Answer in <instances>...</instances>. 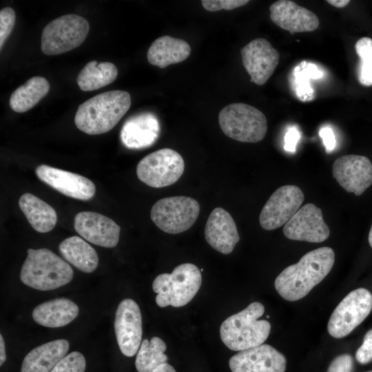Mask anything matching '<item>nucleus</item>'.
<instances>
[{
	"instance_id": "473e14b6",
	"label": "nucleus",
	"mask_w": 372,
	"mask_h": 372,
	"mask_svg": "<svg viewBox=\"0 0 372 372\" xmlns=\"http://www.w3.org/2000/svg\"><path fill=\"white\" fill-rule=\"evenodd\" d=\"M249 2L248 0H203V8L209 12H216L220 10H231L245 6Z\"/></svg>"
},
{
	"instance_id": "5701e85b",
	"label": "nucleus",
	"mask_w": 372,
	"mask_h": 372,
	"mask_svg": "<svg viewBox=\"0 0 372 372\" xmlns=\"http://www.w3.org/2000/svg\"><path fill=\"white\" fill-rule=\"evenodd\" d=\"M79 309L71 300L59 298L44 302L32 311V316L37 324L50 328L65 326L78 316Z\"/></svg>"
},
{
	"instance_id": "a211bd4d",
	"label": "nucleus",
	"mask_w": 372,
	"mask_h": 372,
	"mask_svg": "<svg viewBox=\"0 0 372 372\" xmlns=\"http://www.w3.org/2000/svg\"><path fill=\"white\" fill-rule=\"evenodd\" d=\"M75 231L96 245L113 248L118 242L121 227L112 219L93 211H81L74 219Z\"/></svg>"
},
{
	"instance_id": "0eeeda50",
	"label": "nucleus",
	"mask_w": 372,
	"mask_h": 372,
	"mask_svg": "<svg viewBox=\"0 0 372 372\" xmlns=\"http://www.w3.org/2000/svg\"><path fill=\"white\" fill-rule=\"evenodd\" d=\"M90 24L84 17L68 14L48 23L43 29L41 49L47 55H57L80 46L85 40Z\"/></svg>"
},
{
	"instance_id": "c85d7f7f",
	"label": "nucleus",
	"mask_w": 372,
	"mask_h": 372,
	"mask_svg": "<svg viewBox=\"0 0 372 372\" xmlns=\"http://www.w3.org/2000/svg\"><path fill=\"white\" fill-rule=\"evenodd\" d=\"M167 346L160 338L154 336L150 341L144 339L141 342L135 360L138 372H152L158 366L166 363L168 358L165 354Z\"/></svg>"
},
{
	"instance_id": "4be33fe9",
	"label": "nucleus",
	"mask_w": 372,
	"mask_h": 372,
	"mask_svg": "<svg viewBox=\"0 0 372 372\" xmlns=\"http://www.w3.org/2000/svg\"><path fill=\"white\" fill-rule=\"evenodd\" d=\"M70 348L68 340L59 339L38 346L24 358L21 372H50L67 355Z\"/></svg>"
},
{
	"instance_id": "bb28decb",
	"label": "nucleus",
	"mask_w": 372,
	"mask_h": 372,
	"mask_svg": "<svg viewBox=\"0 0 372 372\" xmlns=\"http://www.w3.org/2000/svg\"><path fill=\"white\" fill-rule=\"evenodd\" d=\"M50 87V83L45 78L39 76H33L14 90L10 97V107L18 113L27 112L45 96Z\"/></svg>"
},
{
	"instance_id": "2f4dec72",
	"label": "nucleus",
	"mask_w": 372,
	"mask_h": 372,
	"mask_svg": "<svg viewBox=\"0 0 372 372\" xmlns=\"http://www.w3.org/2000/svg\"><path fill=\"white\" fill-rule=\"evenodd\" d=\"M15 12L13 8L6 7L0 11V49L11 33L15 23Z\"/></svg>"
},
{
	"instance_id": "9d476101",
	"label": "nucleus",
	"mask_w": 372,
	"mask_h": 372,
	"mask_svg": "<svg viewBox=\"0 0 372 372\" xmlns=\"http://www.w3.org/2000/svg\"><path fill=\"white\" fill-rule=\"evenodd\" d=\"M372 310V294L365 288L349 293L333 311L327 324L330 335L342 338L360 325Z\"/></svg>"
},
{
	"instance_id": "e433bc0d",
	"label": "nucleus",
	"mask_w": 372,
	"mask_h": 372,
	"mask_svg": "<svg viewBox=\"0 0 372 372\" xmlns=\"http://www.w3.org/2000/svg\"><path fill=\"white\" fill-rule=\"evenodd\" d=\"M319 134L322 138L327 150H333L335 146V138L332 130L329 127H324L320 130Z\"/></svg>"
},
{
	"instance_id": "20e7f679",
	"label": "nucleus",
	"mask_w": 372,
	"mask_h": 372,
	"mask_svg": "<svg viewBox=\"0 0 372 372\" xmlns=\"http://www.w3.org/2000/svg\"><path fill=\"white\" fill-rule=\"evenodd\" d=\"M20 279L25 285L39 291L54 290L73 278L71 266L48 249H28Z\"/></svg>"
},
{
	"instance_id": "ea45409f",
	"label": "nucleus",
	"mask_w": 372,
	"mask_h": 372,
	"mask_svg": "<svg viewBox=\"0 0 372 372\" xmlns=\"http://www.w3.org/2000/svg\"><path fill=\"white\" fill-rule=\"evenodd\" d=\"M327 2H328L330 5L338 8H342L345 6H347L349 3V0H327Z\"/></svg>"
},
{
	"instance_id": "aec40b11",
	"label": "nucleus",
	"mask_w": 372,
	"mask_h": 372,
	"mask_svg": "<svg viewBox=\"0 0 372 372\" xmlns=\"http://www.w3.org/2000/svg\"><path fill=\"white\" fill-rule=\"evenodd\" d=\"M205 237L213 249L223 254L231 253L240 240L234 218L221 207H216L210 213L205 225Z\"/></svg>"
},
{
	"instance_id": "58836bf2",
	"label": "nucleus",
	"mask_w": 372,
	"mask_h": 372,
	"mask_svg": "<svg viewBox=\"0 0 372 372\" xmlns=\"http://www.w3.org/2000/svg\"><path fill=\"white\" fill-rule=\"evenodd\" d=\"M152 372H176V370L172 365L166 362L161 364Z\"/></svg>"
},
{
	"instance_id": "f8f14e48",
	"label": "nucleus",
	"mask_w": 372,
	"mask_h": 372,
	"mask_svg": "<svg viewBox=\"0 0 372 372\" xmlns=\"http://www.w3.org/2000/svg\"><path fill=\"white\" fill-rule=\"evenodd\" d=\"M114 332L121 353L134 356L138 351L142 339V317L138 304L130 298L123 300L115 313Z\"/></svg>"
},
{
	"instance_id": "7c9ffc66",
	"label": "nucleus",
	"mask_w": 372,
	"mask_h": 372,
	"mask_svg": "<svg viewBox=\"0 0 372 372\" xmlns=\"http://www.w3.org/2000/svg\"><path fill=\"white\" fill-rule=\"evenodd\" d=\"M85 366L83 355L73 351L63 357L50 372H85Z\"/></svg>"
},
{
	"instance_id": "f3484780",
	"label": "nucleus",
	"mask_w": 372,
	"mask_h": 372,
	"mask_svg": "<svg viewBox=\"0 0 372 372\" xmlns=\"http://www.w3.org/2000/svg\"><path fill=\"white\" fill-rule=\"evenodd\" d=\"M38 178L60 193L81 200H88L96 192L94 183L80 174L47 165L35 169Z\"/></svg>"
},
{
	"instance_id": "f704fd0d",
	"label": "nucleus",
	"mask_w": 372,
	"mask_h": 372,
	"mask_svg": "<svg viewBox=\"0 0 372 372\" xmlns=\"http://www.w3.org/2000/svg\"><path fill=\"white\" fill-rule=\"evenodd\" d=\"M353 366L351 355L343 353L336 356L331 361L327 372H353Z\"/></svg>"
},
{
	"instance_id": "4c0bfd02",
	"label": "nucleus",
	"mask_w": 372,
	"mask_h": 372,
	"mask_svg": "<svg viewBox=\"0 0 372 372\" xmlns=\"http://www.w3.org/2000/svg\"><path fill=\"white\" fill-rule=\"evenodd\" d=\"M6 360V346L3 335L0 334V366H2Z\"/></svg>"
},
{
	"instance_id": "9b49d317",
	"label": "nucleus",
	"mask_w": 372,
	"mask_h": 372,
	"mask_svg": "<svg viewBox=\"0 0 372 372\" xmlns=\"http://www.w3.org/2000/svg\"><path fill=\"white\" fill-rule=\"evenodd\" d=\"M304 198L302 191L296 185H283L278 188L261 210L260 225L265 230L285 225L300 208Z\"/></svg>"
},
{
	"instance_id": "b1692460",
	"label": "nucleus",
	"mask_w": 372,
	"mask_h": 372,
	"mask_svg": "<svg viewBox=\"0 0 372 372\" xmlns=\"http://www.w3.org/2000/svg\"><path fill=\"white\" fill-rule=\"evenodd\" d=\"M191 47L185 40L165 35L156 39L147 50L148 62L161 69L186 60Z\"/></svg>"
},
{
	"instance_id": "7ed1b4c3",
	"label": "nucleus",
	"mask_w": 372,
	"mask_h": 372,
	"mask_svg": "<svg viewBox=\"0 0 372 372\" xmlns=\"http://www.w3.org/2000/svg\"><path fill=\"white\" fill-rule=\"evenodd\" d=\"M264 312L263 304L254 302L240 312L228 317L220 327L222 342L235 351L262 344L271 331V324L267 320H258Z\"/></svg>"
},
{
	"instance_id": "6e6552de",
	"label": "nucleus",
	"mask_w": 372,
	"mask_h": 372,
	"mask_svg": "<svg viewBox=\"0 0 372 372\" xmlns=\"http://www.w3.org/2000/svg\"><path fill=\"white\" fill-rule=\"evenodd\" d=\"M200 205L193 198L171 196L156 201L151 209L154 223L162 231L177 234L189 229L200 214Z\"/></svg>"
},
{
	"instance_id": "ddd939ff",
	"label": "nucleus",
	"mask_w": 372,
	"mask_h": 372,
	"mask_svg": "<svg viewBox=\"0 0 372 372\" xmlns=\"http://www.w3.org/2000/svg\"><path fill=\"white\" fill-rule=\"evenodd\" d=\"M283 234L290 240L322 242L329 238L330 229L323 220L321 209L307 203L284 225Z\"/></svg>"
},
{
	"instance_id": "2eb2a0df",
	"label": "nucleus",
	"mask_w": 372,
	"mask_h": 372,
	"mask_svg": "<svg viewBox=\"0 0 372 372\" xmlns=\"http://www.w3.org/2000/svg\"><path fill=\"white\" fill-rule=\"evenodd\" d=\"M333 178L348 193L360 196L372 184V163L364 156L349 154L332 165Z\"/></svg>"
},
{
	"instance_id": "412c9836",
	"label": "nucleus",
	"mask_w": 372,
	"mask_h": 372,
	"mask_svg": "<svg viewBox=\"0 0 372 372\" xmlns=\"http://www.w3.org/2000/svg\"><path fill=\"white\" fill-rule=\"evenodd\" d=\"M159 132V122L155 115L142 113L125 121L121 131V139L128 148L141 149L152 145L157 140Z\"/></svg>"
},
{
	"instance_id": "cd10ccee",
	"label": "nucleus",
	"mask_w": 372,
	"mask_h": 372,
	"mask_svg": "<svg viewBox=\"0 0 372 372\" xmlns=\"http://www.w3.org/2000/svg\"><path fill=\"white\" fill-rule=\"evenodd\" d=\"M118 75L116 66L110 62H88L76 77V83L82 91L99 90L115 81Z\"/></svg>"
},
{
	"instance_id": "72a5a7b5",
	"label": "nucleus",
	"mask_w": 372,
	"mask_h": 372,
	"mask_svg": "<svg viewBox=\"0 0 372 372\" xmlns=\"http://www.w3.org/2000/svg\"><path fill=\"white\" fill-rule=\"evenodd\" d=\"M355 359L362 364L372 361V328L365 333L362 345L356 351Z\"/></svg>"
},
{
	"instance_id": "423d86ee",
	"label": "nucleus",
	"mask_w": 372,
	"mask_h": 372,
	"mask_svg": "<svg viewBox=\"0 0 372 372\" xmlns=\"http://www.w3.org/2000/svg\"><path fill=\"white\" fill-rule=\"evenodd\" d=\"M218 123L227 136L240 142L258 143L267 132L265 115L256 107L243 103L224 107L219 112Z\"/></svg>"
},
{
	"instance_id": "c756f323",
	"label": "nucleus",
	"mask_w": 372,
	"mask_h": 372,
	"mask_svg": "<svg viewBox=\"0 0 372 372\" xmlns=\"http://www.w3.org/2000/svg\"><path fill=\"white\" fill-rule=\"evenodd\" d=\"M355 51L360 58L358 77L365 86L372 85V39L362 37L355 43Z\"/></svg>"
},
{
	"instance_id": "4468645a",
	"label": "nucleus",
	"mask_w": 372,
	"mask_h": 372,
	"mask_svg": "<svg viewBox=\"0 0 372 372\" xmlns=\"http://www.w3.org/2000/svg\"><path fill=\"white\" fill-rule=\"evenodd\" d=\"M244 68L250 81L258 85L265 84L276 68L280 54L267 39L258 38L240 50Z\"/></svg>"
},
{
	"instance_id": "79ce46f5",
	"label": "nucleus",
	"mask_w": 372,
	"mask_h": 372,
	"mask_svg": "<svg viewBox=\"0 0 372 372\" xmlns=\"http://www.w3.org/2000/svg\"><path fill=\"white\" fill-rule=\"evenodd\" d=\"M366 372H372V370H371V371H366Z\"/></svg>"
},
{
	"instance_id": "dca6fc26",
	"label": "nucleus",
	"mask_w": 372,
	"mask_h": 372,
	"mask_svg": "<svg viewBox=\"0 0 372 372\" xmlns=\"http://www.w3.org/2000/svg\"><path fill=\"white\" fill-rule=\"evenodd\" d=\"M231 372H285V355L269 344L240 351L229 360Z\"/></svg>"
},
{
	"instance_id": "f03ea898",
	"label": "nucleus",
	"mask_w": 372,
	"mask_h": 372,
	"mask_svg": "<svg viewBox=\"0 0 372 372\" xmlns=\"http://www.w3.org/2000/svg\"><path fill=\"white\" fill-rule=\"evenodd\" d=\"M130 106L131 97L127 92H105L79 105L74 123L76 127L85 134H104L118 124Z\"/></svg>"
},
{
	"instance_id": "f257e3e1",
	"label": "nucleus",
	"mask_w": 372,
	"mask_h": 372,
	"mask_svg": "<svg viewBox=\"0 0 372 372\" xmlns=\"http://www.w3.org/2000/svg\"><path fill=\"white\" fill-rule=\"evenodd\" d=\"M335 253L322 247L305 254L300 260L288 266L276 277L274 286L286 300L296 301L306 296L330 272Z\"/></svg>"
},
{
	"instance_id": "a19ab883",
	"label": "nucleus",
	"mask_w": 372,
	"mask_h": 372,
	"mask_svg": "<svg viewBox=\"0 0 372 372\" xmlns=\"http://www.w3.org/2000/svg\"><path fill=\"white\" fill-rule=\"evenodd\" d=\"M368 240H369V243L370 246L372 247V225L371 227V229L369 233Z\"/></svg>"
},
{
	"instance_id": "39448f33",
	"label": "nucleus",
	"mask_w": 372,
	"mask_h": 372,
	"mask_svg": "<svg viewBox=\"0 0 372 372\" xmlns=\"http://www.w3.org/2000/svg\"><path fill=\"white\" fill-rule=\"evenodd\" d=\"M202 282L200 269L192 263L176 266L171 273H161L152 282L157 293L156 303L160 307H180L196 296Z\"/></svg>"
},
{
	"instance_id": "393cba45",
	"label": "nucleus",
	"mask_w": 372,
	"mask_h": 372,
	"mask_svg": "<svg viewBox=\"0 0 372 372\" xmlns=\"http://www.w3.org/2000/svg\"><path fill=\"white\" fill-rule=\"evenodd\" d=\"M21 210L32 228L46 233L54 229L57 221L55 209L39 197L30 194H22L19 200Z\"/></svg>"
},
{
	"instance_id": "6ab92c4d",
	"label": "nucleus",
	"mask_w": 372,
	"mask_h": 372,
	"mask_svg": "<svg viewBox=\"0 0 372 372\" xmlns=\"http://www.w3.org/2000/svg\"><path fill=\"white\" fill-rule=\"evenodd\" d=\"M270 19L278 27L290 33L312 32L320 21L317 15L290 0H279L269 6Z\"/></svg>"
},
{
	"instance_id": "c9c22d12",
	"label": "nucleus",
	"mask_w": 372,
	"mask_h": 372,
	"mask_svg": "<svg viewBox=\"0 0 372 372\" xmlns=\"http://www.w3.org/2000/svg\"><path fill=\"white\" fill-rule=\"evenodd\" d=\"M299 138L300 134L296 128L291 127L289 129L285 136V149L288 152H295Z\"/></svg>"
},
{
	"instance_id": "a878e982",
	"label": "nucleus",
	"mask_w": 372,
	"mask_h": 372,
	"mask_svg": "<svg viewBox=\"0 0 372 372\" xmlns=\"http://www.w3.org/2000/svg\"><path fill=\"white\" fill-rule=\"evenodd\" d=\"M59 250L63 259L84 273H92L98 267L96 250L81 238L73 236L60 242Z\"/></svg>"
},
{
	"instance_id": "1a4fd4ad",
	"label": "nucleus",
	"mask_w": 372,
	"mask_h": 372,
	"mask_svg": "<svg viewBox=\"0 0 372 372\" xmlns=\"http://www.w3.org/2000/svg\"><path fill=\"white\" fill-rule=\"evenodd\" d=\"M182 156L170 148H163L143 158L136 167L138 178L147 185L161 188L175 183L183 175Z\"/></svg>"
}]
</instances>
